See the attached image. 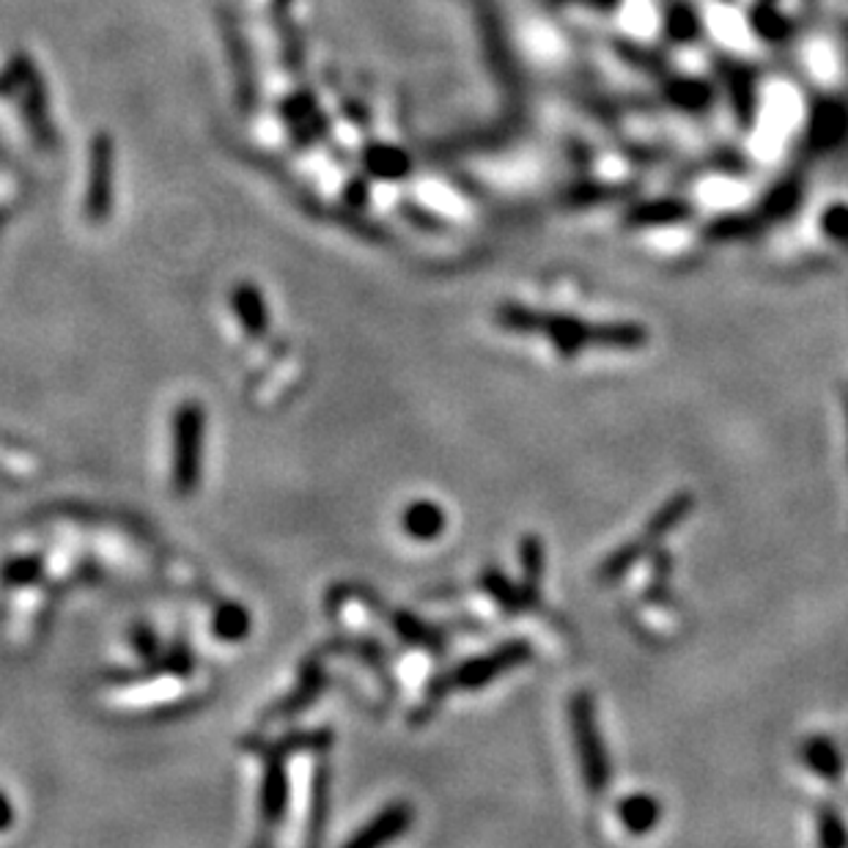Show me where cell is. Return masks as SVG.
I'll return each mask as SVG.
<instances>
[{
	"label": "cell",
	"instance_id": "34",
	"mask_svg": "<svg viewBox=\"0 0 848 848\" xmlns=\"http://www.w3.org/2000/svg\"><path fill=\"white\" fill-rule=\"evenodd\" d=\"M670 20H673V36L675 38H692L697 22H695V16H690V11H684V9L673 11V16H670Z\"/></svg>",
	"mask_w": 848,
	"mask_h": 848
},
{
	"label": "cell",
	"instance_id": "33",
	"mask_svg": "<svg viewBox=\"0 0 848 848\" xmlns=\"http://www.w3.org/2000/svg\"><path fill=\"white\" fill-rule=\"evenodd\" d=\"M327 794V778H324V767L319 769V774H316V791H313V829H319L321 824V816H324V800Z\"/></svg>",
	"mask_w": 848,
	"mask_h": 848
},
{
	"label": "cell",
	"instance_id": "32",
	"mask_svg": "<svg viewBox=\"0 0 848 848\" xmlns=\"http://www.w3.org/2000/svg\"><path fill=\"white\" fill-rule=\"evenodd\" d=\"M824 231H827L829 240L846 242L848 240V207H829L824 212L822 220Z\"/></svg>",
	"mask_w": 848,
	"mask_h": 848
},
{
	"label": "cell",
	"instance_id": "37",
	"mask_svg": "<svg viewBox=\"0 0 848 848\" xmlns=\"http://www.w3.org/2000/svg\"><path fill=\"white\" fill-rule=\"evenodd\" d=\"M846 426H848V393H846Z\"/></svg>",
	"mask_w": 848,
	"mask_h": 848
},
{
	"label": "cell",
	"instance_id": "35",
	"mask_svg": "<svg viewBox=\"0 0 848 848\" xmlns=\"http://www.w3.org/2000/svg\"><path fill=\"white\" fill-rule=\"evenodd\" d=\"M14 824V807H11V800L9 796L0 791V833H5V829Z\"/></svg>",
	"mask_w": 848,
	"mask_h": 848
},
{
	"label": "cell",
	"instance_id": "16",
	"mask_svg": "<svg viewBox=\"0 0 848 848\" xmlns=\"http://www.w3.org/2000/svg\"><path fill=\"white\" fill-rule=\"evenodd\" d=\"M848 130V113L840 104L835 102H824L818 104L816 113H813V124H811V141L813 146L827 148L833 143H838L840 137L846 135Z\"/></svg>",
	"mask_w": 848,
	"mask_h": 848
},
{
	"label": "cell",
	"instance_id": "4",
	"mask_svg": "<svg viewBox=\"0 0 848 848\" xmlns=\"http://www.w3.org/2000/svg\"><path fill=\"white\" fill-rule=\"evenodd\" d=\"M530 657H533V646L528 640H508L503 646L492 648L484 657L467 659V662H462L456 670L442 675V679H445L448 690H453V686H459V690H481V686L506 675L508 670L525 664Z\"/></svg>",
	"mask_w": 848,
	"mask_h": 848
},
{
	"label": "cell",
	"instance_id": "23",
	"mask_svg": "<svg viewBox=\"0 0 848 848\" xmlns=\"http://www.w3.org/2000/svg\"><path fill=\"white\" fill-rule=\"evenodd\" d=\"M324 747H330V734L316 730V734H291L275 745H262L258 752H264L267 758H286L294 750H324Z\"/></svg>",
	"mask_w": 848,
	"mask_h": 848
},
{
	"label": "cell",
	"instance_id": "20",
	"mask_svg": "<svg viewBox=\"0 0 848 848\" xmlns=\"http://www.w3.org/2000/svg\"><path fill=\"white\" fill-rule=\"evenodd\" d=\"M547 552H544V541L539 536L528 533L522 536L519 541V565H522V585L539 598V585L544 580V569H547Z\"/></svg>",
	"mask_w": 848,
	"mask_h": 848
},
{
	"label": "cell",
	"instance_id": "2",
	"mask_svg": "<svg viewBox=\"0 0 848 848\" xmlns=\"http://www.w3.org/2000/svg\"><path fill=\"white\" fill-rule=\"evenodd\" d=\"M571 734H574L576 758H580V772L585 780V789L591 794H604L609 785V758L604 750L602 730L596 719V703L591 692L580 690L569 701Z\"/></svg>",
	"mask_w": 848,
	"mask_h": 848
},
{
	"label": "cell",
	"instance_id": "14",
	"mask_svg": "<svg viewBox=\"0 0 848 848\" xmlns=\"http://www.w3.org/2000/svg\"><path fill=\"white\" fill-rule=\"evenodd\" d=\"M802 761L807 763V769L818 774L824 780H840L844 778V756H840L838 745L829 741L827 736H813L802 745Z\"/></svg>",
	"mask_w": 848,
	"mask_h": 848
},
{
	"label": "cell",
	"instance_id": "30",
	"mask_svg": "<svg viewBox=\"0 0 848 848\" xmlns=\"http://www.w3.org/2000/svg\"><path fill=\"white\" fill-rule=\"evenodd\" d=\"M670 97L675 99V104H684V108H703L708 99V88L701 86V82H692V80H681L675 82L673 91H670Z\"/></svg>",
	"mask_w": 848,
	"mask_h": 848
},
{
	"label": "cell",
	"instance_id": "27",
	"mask_svg": "<svg viewBox=\"0 0 848 848\" xmlns=\"http://www.w3.org/2000/svg\"><path fill=\"white\" fill-rule=\"evenodd\" d=\"M752 25L758 27L763 38H783L789 31V22L774 9H756L752 11Z\"/></svg>",
	"mask_w": 848,
	"mask_h": 848
},
{
	"label": "cell",
	"instance_id": "25",
	"mask_svg": "<svg viewBox=\"0 0 848 848\" xmlns=\"http://www.w3.org/2000/svg\"><path fill=\"white\" fill-rule=\"evenodd\" d=\"M38 576H42V561H38V558H11V561L0 569V580L9 587L33 585Z\"/></svg>",
	"mask_w": 848,
	"mask_h": 848
},
{
	"label": "cell",
	"instance_id": "18",
	"mask_svg": "<svg viewBox=\"0 0 848 848\" xmlns=\"http://www.w3.org/2000/svg\"><path fill=\"white\" fill-rule=\"evenodd\" d=\"M657 547L659 544H653V541L646 539V536H642V533L637 536V539L626 541V544L618 547V550H615L613 555L604 558L602 569H598V580H604V582L618 580V576H624L626 571L631 569V565L640 563L646 555H651V552L657 550Z\"/></svg>",
	"mask_w": 848,
	"mask_h": 848
},
{
	"label": "cell",
	"instance_id": "8",
	"mask_svg": "<svg viewBox=\"0 0 848 848\" xmlns=\"http://www.w3.org/2000/svg\"><path fill=\"white\" fill-rule=\"evenodd\" d=\"M231 310H234L242 330L251 338H264L269 332L267 302H264V294L253 283H236L231 288Z\"/></svg>",
	"mask_w": 848,
	"mask_h": 848
},
{
	"label": "cell",
	"instance_id": "11",
	"mask_svg": "<svg viewBox=\"0 0 848 848\" xmlns=\"http://www.w3.org/2000/svg\"><path fill=\"white\" fill-rule=\"evenodd\" d=\"M404 533L415 541H434L445 533L448 517L442 506L431 500H415L401 514Z\"/></svg>",
	"mask_w": 848,
	"mask_h": 848
},
{
	"label": "cell",
	"instance_id": "13",
	"mask_svg": "<svg viewBox=\"0 0 848 848\" xmlns=\"http://www.w3.org/2000/svg\"><path fill=\"white\" fill-rule=\"evenodd\" d=\"M618 818L631 835H646L662 818V805L651 794H629L618 802Z\"/></svg>",
	"mask_w": 848,
	"mask_h": 848
},
{
	"label": "cell",
	"instance_id": "3",
	"mask_svg": "<svg viewBox=\"0 0 848 848\" xmlns=\"http://www.w3.org/2000/svg\"><path fill=\"white\" fill-rule=\"evenodd\" d=\"M207 412L201 401H181L174 415V489L190 497L201 486Z\"/></svg>",
	"mask_w": 848,
	"mask_h": 848
},
{
	"label": "cell",
	"instance_id": "15",
	"mask_svg": "<svg viewBox=\"0 0 848 848\" xmlns=\"http://www.w3.org/2000/svg\"><path fill=\"white\" fill-rule=\"evenodd\" d=\"M692 508H695V497H692V492H679V495L670 497V500L664 503V506L659 508V511L653 514L651 519H648L642 536H646V539H651L653 544H659V541H662L664 536L670 533V530H675L686 517H690Z\"/></svg>",
	"mask_w": 848,
	"mask_h": 848
},
{
	"label": "cell",
	"instance_id": "24",
	"mask_svg": "<svg viewBox=\"0 0 848 848\" xmlns=\"http://www.w3.org/2000/svg\"><path fill=\"white\" fill-rule=\"evenodd\" d=\"M321 681H324L321 670L316 668V664H308V668L302 670V681H299V686L294 690V695L288 697V701H283L278 708H275V717H283V714H294V712H299L302 706H308V703L316 697V692L321 690Z\"/></svg>",
	"mask_w": 848,
	"mask_h": 848
},
{
	"label": "cell",
	"instance_id": "29",
	"mask_svg": "<svg viewBox=\"0 0 848 848\" xmlns=\"http://www.w3.org/2000/svg\"><path fill=\"white\" fill-rule=\"evenodd\" d=\"M752 231H756L752 220L723 218V220H717V223H712V229H708V236H712V240H739V236L752 234Z\"/></svg>",
	"mask_w": 848,
	"mask_h": 848
},
{
	"label": "cell",
	"instance_id": "22",
	"mask_svg": "<svg viewBox=\"0 0 848 848\" xmlns=\"http://www.w3.org/2000/svg\"><path fill=\"white\" fill-rule=\"evenodd\" d=\"M690 218V207L681 201H659V203H646V207H637L629 214V223L637 225H653V223H675V220Z\"/></svg>",
	"mask_w": 848,
	"mask_h": 848
},
{
	"label": "cell",
	"instance_id": "5",
	"mask_svg": "<svg viewBox=\"0 0 848 848\" xmlns=\"http://www.w3.org/2000/svg\"><path fill=\"white\" fill-rule=\"evenodd\" d=\"M9 71L16 82V91H22V115H25L27 132H31L33 141L42 148H53L58 135H55L53 115H49L47 88L38 80L36 66L31 64V58H27L25 53H16L14 58H11Z\"/></svg>",
	"mask_w": 848,
	"mask_h": 848
},
{
	"label": "cell",
	"instance_id": "7",
	"mask_svg": "<svg viewBox=\"0 0 848 848\" xmlns=\"http://www.w3.org/2000/svg\"><path fill=\"white\" fill-rule=\"evenodd\" d=\"M409 824H412V807H409L407 802H393V805H387L385 811L376 813V816L371 818L357 835H352V838H349V846L374 848L382 844H390V840L401 838V835L407 833Z\"/></svg>",
	"mask_w": 848,
	"mask_h": 848
},
{
	"label": "cell",
	"instance_id": "31",
	"mask_svg": "<svg viewBox=\"0 0 848 848\" xmlns=\"http://www.w3.org/2000/svg\"><path fill=\"white\" fill-rule=\"evenodd\" d=\"M132 646H135L137 657L143 659V662H157L163 653H159V640L157 635H154L148 626H135L132 629Z\"/></svg>",
	"mask_w": 848,
	"mask_h": 848
},
{
	"label": "cell",
	"instance_id": "10",
	"mask_svg": "<svg viewBox=\"0 0 848 848\" xmlns=\"http://www.w3.org/2000/svg\"><path fill=\"white\" fill-rule=\"evenodd\" d=\"M225 42H229V55H231V66L236 71V86H240V99L242 108L251 110L253 99H256V82H253V60H251V47L245 42V33L236 22H231L225 16Z\"/></svg>",
	"mask_w": 848,
	"mask_h": 848
},
{
	"label": "cell",
	"instance_id": "21",
	"mask_svg": "<svg viewBox=\"0 0 848 848\" xmlns=\"http://www.w3.org/2000/svg\"><path fill=\"white\" fill-rule=\"evenodd\" d=\"M393 624H396V631L407 642H415V646H420V648H429V651H434V653H440L442 648H445V642H442V637L437 635V629L426 626L423 620L415 618V615L396 613L393 615Z\"/></svg>",
	"mask_w": 848,
	"mask_h": 848
},
{
	"label": "cell",
	"instance_id": "26",
	"mask_svg": "<svg viewBox=\"0 0 848 848\" xmlns=\"http://www.w3.org/2000/svg\"><path fill=\"white\" fill-rule=\"evenodd\" d=\"M818 844L833 848L848 844L846 824L835 807H822V811H818Z\"/></svg>",
	"mask_w": 848,
	"mask_h": 848
},
{
	"label": "cell",
	"instance_id": "9",
	"mask_svg": "<svg viewBox=\"0 0 848 848\" xmlns=\"http://www.w3.org/2000/svg\"><path fill=\"white\" fill-rule=\"evenodd\" d=\"M288 807V774L283 758H267L262 778V818L267 827L283 822Z\"/></svg>",
	"mask_w": 848,
	"mask_h": 848
},
{
	"label": "cell",
	"instance_id": "17",
	"mask_svg": "<svg viewBox=\"0 0 848 848\" xmlns=\"http://www.w3.org/2000/svg\"><path fill=\"white\" fill-rule=\"evenodd\" d=\"M253 618L245 604L223 602L212 615V631L223 642H240L251 635Z\"/></svg>",
	"mask_w": 848,
	"mask_h": 848
},
{
	"label": "cell",
	"instance_id": "6",
	"mask_svg": "<svg viewBox=\"0 0 848 848\" xmlns=\"http://www.w3.org/2000/svg\"><path fill=\"white\" fill-rule=\"evenodd\" d=\"M113 181H115V148L113 137L99 132L88 148V185H86V218L91 223H104L113 209Z\"/></svg>",
	"mask_w": 848,
	"mask_h": 848
},
{
	"label": "cell",
	"instance_id": "19",
	"mask_svg": "<svg viewBox=\"0 0 848 848\" xmlns=\"http://www.w3.org/2000/svg\"><path fill=\"white\" fill-rule=\"evenodd\" d=\"M363 165L376 179H404L409 174V157L396 146H376L365 148Z\"/></svg>",
	"mask_w": 848,
	"mask_h": 848
},
{
	"label": "cell",
	"instance_id": "36",
	"mask_svg": "<svg viewBox=\"0 0 848 848\" xmlns=\"http://www.w3.org/2000/svg\"><path fill=\"white\" fill-rule=\"evenodd\" d=\"M346 201H352L354 207H363L365 203V185L363 181H352V185L346 187Z\"/></svg>",
	"mask_w": 848,
	"mask_h": 848
},
{
	"label": "cell",
	"instance_id": "12",
	"mask_svg": "<svg viewBox=\"0 0 848 848\" xmlns=\"http://www.w3.org/2000/svg\"><path fill=\"white\" fill-rule=\"evenodd\" d=\"M481 587H484V591L500 604L503 613L508 615L525 613V609H530L536 602H539V598H536L525 585H514L500 569H486L484 574H481Z\"/></svg>",
	"mask_w": 848,
	"mask_h": 848
},
{
	"label": "cell",
	"instance_id": "28",
	"mask_svg": "<svg viewBox=\"0 0 848 848\" xmlns=\"http://www.w3.org/2000/svg\"><path fill=\"white\" fill-rule=\"evenodd\" d=\"M313 104H316L313 93L299 91V93H294V97L286 99V104L280 108V113L286 115L288 124H302V121H308L310 113H313Z\"/></svg>",
	"mask_w": 848,
	"mask_h": 848
},
{
	"label": "cell",
	"instance_id": "1",
	"mask_svg": "<svg viewBox=\"0 0 848 848\" xmlns=\"http://www.w3.org/2000/svg\"><path fill=\"white\" fill-rule=\"evenodd\" d=\"M497 324L511 332H544L561 357H576L582 349H596V324L565 313H539L525 305L506 302L497 308Z\"/></svg>",
	"mask_w": 848,
	"mask_h": 848
}]
</instances>
